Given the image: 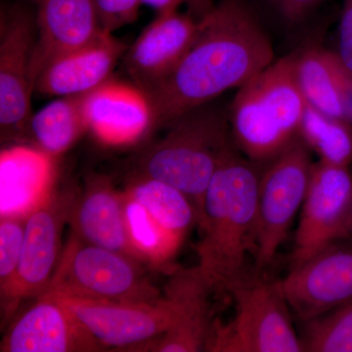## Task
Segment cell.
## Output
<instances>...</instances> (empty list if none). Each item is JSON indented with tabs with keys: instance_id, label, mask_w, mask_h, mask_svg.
Masks as SVG:
<instances>
[{
	"instance_id": "1",
	"label": "cell",
	"mask_w": 352,
	"mask_h": 352,
	"mask_svg": "<svg viewBox=\"0 0 352 352\" xmlns=\"http://www.w3.org/2000/svg\"><path fill=\"white\" fill-rule=\"evenodd\" d=\"M274 60L270 39L248 0H220L199 19L195 41L175 71L147 91L157 126L242 87Z\"/></svg>"
},
{
	"instance_id": "2",
	"label": "cell",
	"mask_w": 352,
	"mask_h": 352,
	"mask_svg": "<svg viewBox=\"0 0 352 352\" xmlns=\"http://www.w3.org/2000/svg\"><path fill=\"white\" fill-rule=\"evenodd\" d=\"M263 166L234 147L212 176L204 199L197 270L212 291H227L247 279L254 256L259 179Z\"/></svg>"
},
{
	"instance_id": "3",
	"label": "cell",
	"mask_w": 352,
	"mask_h": 352,
	"mask_svg": "<svg viewBox=\"0 0 352 352\" xmlns=\"http://www.w3.org/2000/svg\"><path fill=\"white\" fill-rule=\"evenodd\" d=\"M296 53L274 60L238 88L229 111L234 143L264 166L300 140L307 103L295 75Z\"/></svg>"
},
{
	"instance_id": "4",
	"label": "cell",
	"mask_w": 352,
	"mask_h": 352,
	"mask_svg": "<svg viewBox=\"0 0 352 352\" xmlns=\"http://www.w3.org/2000/svg\"><path fill=\"white\" fill-rule=\"evenodd\" d=\"M139 157L136 177L170 184L193 203L198 224L212 176L234 147L229 115L208 104L180 116Z\"/></svg>"
},
{
	"instance_id": "5",
	"label": "cell",
	"mask_w": 352,
	"mask_h": 352,
	"mask_svg": "<svg viewBox=\"0 0 352 352\" xmlns=\"http://www.w3.org/2000/svg\"><path fill=\"white\" fill-rule=\"evenodd\" d=\"M41 295L110 302H156L163 298L142 264L72 235Z\"/></svg>"
},
{
	"instance_id": "6",
	"label": "cell",
	"mask_w": 352,
	"mask_h": 352,
	"mask_svg": "<svg viewBox=\"0 0 352 352\" xmlns=\"http://www.w3.org/2000/svg\"><path fill=\"white\" fill-rule=\"evenodd\" d=\"M235 314L226 324L214 322L207 351H302L286 298L277 282L245 279L230 289Z\"/></svg>"
},
{
	"instance_id": "7",
	"label": "cell",
	"mask_w": 352,
	"mask_h": 352,
	"mask_svg": "<svg viewBox=\"0 0 352 352\" xmlns=\"http://www.w3.org/2000/svg\"><path fill=\"white\" fill-rule=\"evenodd\" d=\"M314 163L302 140L264 164L259 179L254 261L270 265L289 232L307 196Z\"/></svg>"
},
{
	"instance_id": "8",
	"label": "cell",
	"mask_w": 352,
	"mask_h": 352,
	"mask_svg": "<svg viewBox=\"0 0 352 352\" xmlns=\"http://www.w3.org/2000/svg\"><path fill=\"white\" fill-rule=\"evenodd\" d=\"M56 298L105 349L147 347L175 325L182 312L179 296L170 284L166 296L156 302Z\"/></svg>"
},
{
	"instance_id": "9",
	"label": "cell",
	"mask_w": 352,
	"mask_h": 352,
	"mask_svg": "<svg viewBox=\"0 0 352 352\" xmlns=\"http://www.w3.org/2000/svg\"><path fill=\"white\" fill-rule=\"evenodd\" d=\"M36 19L21 6L2 9L0 23V131L2 141L24 143L34 94L32 59Z\"/></svg>"
},
{
	"instance_id": "10",
	"label": "cell",
	"mask_w": 352,
	"mask_h": 352,
	"mask_svg": "<svg viewBox=\"0 0 352 352\" xmlns=\"http://www.w3.org/2000/svg\"><path fill=\"white\" fill-rule=\"evenodd\" d=\"M300 215L292 267L337 241L352 239V175L349 168L314 163Z\"/></svg>"
},
{
	"instance_id": "11",
	"label": "cell",
	"mask_w": 352,
	"mask_h": 352,
	"mask_svg": "<svg viewBox=\"0 0 352 352\" xmlns=\"http://www.w3.org/2000/svg\"><path fill=\"white\" fill-rule=\"evenodd\" d=\"M75 197L53 192L27 215L24 244L12 283L1 295L2 311L13 314L25 298L41 296L59 263L60 242Z\"/></svg>"
},
{
	"instance_id": "12",
	"label": "cell",
	"mask_w": 352,
	"mask_h": 352,
	"mask_svg": "<svg viewBox=\"0 0 352 352\" xmlns=\"http://www.w3.org/2000/svg\"><path fill=\"white\" fill-rule=\"evenodd\" d=\"M300 321L352 300V239L337 241L291 268L278 281Z\"/></svg>"
},
{
	"instance_id": "13",
	"label": "cell",
	"mask_w": 352,
	"mask_h": 352,
	"mask_svg": "<svg viewBox=\"0 0 352 352\" xmlns=\"http://www.w3.org/2000/svg\"><path fill=\"white\" fill-rule=\"evenodd\" d=\"M82 110L88 133L109 147L138 144L157 126L147 92L113 76L82 95Z\"/></svg>"
},
{
	"instance_id": "14",
	"label": "cell",
	"mask_w": 352,
	"mask_h": 352,
	"mask_svg": "<svg viewBox=\"0 0 352 352\" xmlns=\"http://www.w3.org/2000/svg\"><path fill=\"white\" fill-rule=\"evenodd\" d=\"M198 29L199 19L193 14L157 13L122 57L132 82L147 92L163 82L188 52Z\"/></svg>"
},
{
	"instance_id": "15",
	"label": "cell",
	"mask_w": 352,
	"mask_h": 352,
	"mask_svg": "<svg viewBox=\"0 0 352 352\" xmlns=\"http://www.w3.org/2000/svg\"><path fill=\"white\" fill-rule=\"evenodd\" d=\"M105 349L56 296L41 295L11 324L1 352H89Z\"/></svg>"
},
{
	"instance_id": "16",
	"label": "cell",
	"mask_w": 352,
	"mask_h": 352,
	"mask_svg": "<svg viewBox=\"0 0 352 352\" xmlns=\"http://www.w3.org/2000/svg\"><path fill=\"white\" fill-rule=\"evenodd\" d=\"M126 50L113 32H103L92 43L48 62L36 76L34 92L55 98L87 94L113 76Z\"/></svg>"
},
{
	"instance_id": "17",
	"label": "cell",
	"mask_w": 352,
	"mask_h": 352,
	"mask_svg": "<svg viewBox=\"0 0 352 352\" xmlns=\"http://www.w3.org/2000/svg\"><path fill=\"white\" fill-rule=\"evenodd\" d=\"M36 15L34 83L48 62L92 43L104 31L96 0H43Z\"/></svg>"
},
{
	"instance_id": "18",
	"label": "cell",
	"mask_w": 352,
	"mask_h": 352,
	"mask_svg": "<svg viewBox=\"0 0 352 352\" xmlns=\"http://www.w3.org/2000/svg\"><path fill=\"white\" fill-rule=\"evenodd\" d=\"M69 222L72 235L83 242L120 252L141 263L127 233L124 193L116 191L107 178H95L82 195L75 197Z\"/></svg>"
},
{
	"instance_id": "19",
	"label": "cell",
	"mask_w": 352,
	"mask_h": 352,
	"mask_svg": "<svg viewBox=\"0 0 352 352\" xmlns=\"http://www.w3.org/2000/svg\"><path fill=\"white\" fill-rule=\"evenodd\" d=\"M55 157L17 143L0 154V214L27 217L55 191Z\"/></svg>"
},
{
	"instance_id": "20",
	"label": "cell",
	"mask_w": 352,
	"mask_h": 352,
	"mask_svg": "<svg viewBox=\"0 0 352 352\" xmlns=\"http://www.w3.org/2000/svg\"><path fill=\"white\" fill-rule=\"evenodd\" d=\"M170 283L182 302L179 319L147 349L161 352L207 351L214 325L208 302V293L212 291V288L196 267L178 271Z\"/></svg>"
},
{
	"instance_id": "21",
	"label": "cell",
	"mask_w": 352,
	"mask_h": 352,
	"mask_svg": "<svg viewBox=\"0 0 352 352\" xmlns=\"http://www.w3.org/2000/svg\"><path fill=\"white\" fill-rule=\"evenodd\" d=\"M87 132L82 95H76L57 97L32 113L28 138L41 151L56 157L68 151Z\"/></svg>"
},
{
	"instance_id": "22",
	"label": "cell",
	"mask_w": 352,
	"mask_h": 352,
	"mask_svg": "<svg viewBox=\"0 0 352 352\" xmlns=\"http://www.w3.org/2000/svg\"><path fill=\"white\" fill-rule=\"evenodd\" d=\"M126 193L140 204L166 233L183 243L198 214L188 197L170 184L147 177H136Z\"/></svg>"
},
{
	"instance_id": "23",
	"label": "cell",
	"mask_w": 352,
	"mask_h": 352,
	"mask_svg": "<svg viewBox=\"0 0 352 352\" xmlns=\"http://www.w3.org/2000/svg\"><path fill=\"white\" fill-rule=\"evenodd\" d=\"M342 67L336 53L321 48L309 47L296 53V80L307 105L342 118L340 94Z\"/></svg>"
},
{
	"instance_id": "24",
	"label": "cell",
	"mask_w": 352,
	"mask_h": 352,
	"mask_svg": "<svg viewBox=\"0 0 352 352\" xmlns=\"http://www.w3.org/2000/svg\"><path fill=\"white\" fill-rule=\"evenodd\" d=\"M300 140L319 161L333 166L352 163V124L307 105L300 129Z\"/></svg>"
},
{
	"instance_id": "25",
	"label": "cell",
	"mask_w": 352,
	"mask_h": 352,
	"mask_svg": "<svg viewBox=\"0 0 352 352\" xmlns=\"http://www.w3.org/2000/svg\"><path fill=\"white\" fill-rule=\"evenodd\" d=\"M124 195L127 233L139 261L159 270L168 266L182 243L166 233L126 192Z\"/></svg>"
},
{
	"instance_id": "26",
	"label": "cell",
	"mask_w": 352,
	"mask_h": 352,
	"mask_svg": "<svg viewBox=\"0 0 352 352\" xmlns=\"http://www.w3.org/2000/svg\"><path fill=\"white\" fill-rule=\"evenodd\" d=\"M302 323V351L352 352V300Z\"/></svg>"
},
{
	"instance_id": "27",
	"label": "cell",
	"mask_w": 352,
	"mask_h": 352,
	"mask_svg": "<svg viewBox=\"0 0 352 352\" xmlns=\"http://www.w3.org/2000/svg\"><path fill=\"white\" fill-rule=\"evenodd\" d=\"M0 219V292L12 283L24 244L25 221L23 215H1Z\"/></svg>"
},
{
	"instance_id": "28",
	"label": "cell",
	"mask_w": 352,
	"mask_h": 352,
	"mask_svg": "<svg viewBox=\"0 0 352 352\" xmlns=\"http://www.w3.org/2000/svg\"><path fill=\"white\" fill-rule=\"evenodd\" d=\"M275 20L286 28H296L307 22L324 0H259Z\"/></svg>"
},
{
	"instance_id": "29",
	"label": "cell",
	"mask_w": 352,
	"mask_h": 352,
	"mask_svg": "<svg viewBox=\"0 0 352 352\" xmlns=\"http://www.w3.org/2000/svg\"><path fill=\"white\" fill-rule=\"evenodd\" d=\"M104 31L113 32L138 19L140 0H96Z\"/></svg>"
},
{
	"instance_id": "30",
	"label": "cell",
	"mask_w": 352,
	"mask_h": 352,
	"mask_svg": "<svg viewBox=\"0 0 352 352\" xmlns=\"http://www.w3.org/2000/svg\"><path fill=\"white\" fill-rule=\"evenodd\" d=\"M336 54L352 73V0L342 1L339 24V50Z\"/></svg>"
},
{
	"instance_id": "31",
	"label": "cell",
	"mask_w": 352,
	"mask_h": 352,
	"mask_svg": "<svg viewBox=\"0 0 352 352\" xmlns=\"http://www.w3.org/2000/svg\"><path fill=\"white\" fill-rule=\"evenodd\" d=\"M340 94L342 118L352 124V73L344 65L340 71Z\"/></svg>"
},
{
	"instance_id": "32",
	"label": "cell",
	"mask_w": 352,
	"mask_h": 352,
	"mask_svg": "<svg viewBox=\"0 0 352 352\" xmlns=\"http://www.w3.org/2000/svg\"><path fill=\"white\" fill-rule=\"evenodd\" d=\"M190 0H140L142 6H149L157 13L166 12V11L178 10L179 6L186 3Z\"/></svg>"
},
{
	"instance_id": "33",
	"label": "cell",
	"mask_w": 352,
	"mask_h": 352,
	"mask_svg": "<svg viewBox=\"0 0 352 352\" xmlns=\"http://www.w3.org/2000/svg\"><path fill=\"white\" fill-rule=\"evenodd\" d=\"M189 6L192 8V14L200 19L201 16L205 15L214 6V4L212 3V0H190Z\"/></svg>"
},
{
	"instance_id": "34",
	"label": "cell",
	"mask_w": 352,
	"mask_h": 352,
	"mask_svg": "<svg viewBox=\"0 0 352 352\" xmlns=\"http://www.w3.org/2000/svg\"><path fill=\"white\" fill-rule=\"evenodd\" d=\"M32 2H36V3L41 4V2L43 1V0H31Z\"/></svg>"
}]
</instances>
